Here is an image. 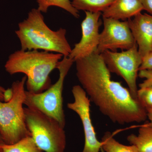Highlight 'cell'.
<instances>
[{
	"label": "cell",
	"instance_id": "6da1fadb",
	"mask_svg": "<svg viewBox=\"0 0 152 152\" xmlns=\"http://www.w3.org/2000/svg\"><path fill=\"white\" fill-rule=\"evenodd\" d=\"M75 62L81 86L103 115L121 125L145 121V109L129 89L112 80L101 54L95 52Z\"/></svg>",
	"mask_w": 152,
	"mask_h": 152
},
{
	"label": "cell",
	"instance_id": "7a4b0ae2",
	"mask_svg": "<svg viewBox=\"0 0 152 152\" xmlns=\"http://www.w3.org/2000/svg\"><path fill=\"white\" fill-rule=\"evenodd\" d=\"M63 56L61 54L52 52L20 50L10 55L5 69L10 75L25 74L28 91L39 94L51 86L49 75L56 69Z\"/></svg>",
	"mask_w": 152,
	"mask_h": 152
},
{
	"label": "cell",
	"instance_id": "3957f363",
	"mask_svg": "<svg viewBox=\"0 0 152 152\" xmlns=\"http://www.w3.org/2000/svg\"><path fill=\"white\" fill-rule=\"evenodd\" d=\"M15 33L23 50H41L64 56H69L72 51L66 38V30L60 28L54 31L50 29L37 8L32 9L27 18L19 23Z\"/></svg>",
	"mask_w": 152,
	"mask_h": 152
},
{
	"label": "cell",
	"instance_id": "277c9868",
	"mask_svg": "<svg viewBox=\"0 0 152 152\" xmlns=\"http://www.w3.org/2000/svg\"><path fill=\"white\" fill-rule=\"evenodd\" d=\"M27 77L13 82V96L8 102L0 101V135L4 143L11 145L31 137L25 120V86Z\"/></svg>",
	"mask_w": 152,
	"mask_h": 152
},
{
	"label": "cell",
	"instance_id": "5b68a950",
	"mask_svg": "<svg viewBox=\"0 0 152 152\" xmlns=\"http://www.w3.org/2000/svg\"><path fill=\"white\" fill-rule=\"evenodd\" d=\"M74 62V60L69 56H64L57 66L56 69L59 72V77L54 84L39 94L26 91L24 105L27 107L37 110L53 118L64 128L66 125L62 95L64 83Z\"/></svg>",
	"mask_w": 152,
	"mask_h": 152
},
{
	"label": "cell",
	"instance_id": "8992f818",
	"mask_svg": "<svg viewBox=\"0 0 152 152\" xmlns=\"http://www.w3.org/2000/svg\"><path fill=\"white\" fill-rule=\"evenodd\" d=\"M27 127L36 145L45 152H64V128L53 118L39 111L25 107Z\"/></svg>",
	"mask_w": 152,
	"mask_h": 152
},
{
	"label": "cell",
	"instance_id": "52a82bcc",
	"mask_svg": "<svg viewBox=\"0 0 152 152\" xmlns=\"http://www.w3.org/2000/svg\"><path fill=\"white\" fill-rule=\"evenodd\" d=\"M101 55L110 72L121 77L126 83L133 96L138 100L137 81L142 57L137 44L125 51L117 52L107 50Z\"/></svg>",
	"mask_w": 152,
	"mask_h": 152
},
{
	"label": "cell",
	"instance_id": "ba28073f",
	"mask_svg": "<svg viewBox=\"0 0 152 152\" xmlns=\"http://www.w3.org/2000/svg\"><path fill=\"white\" fill-rule=\"evenodd\" d=\"M104 28L100 34L96 53L101 54L107 50H127L136 44L127 20L103 17Z\"/></svg>",
	"mask_w": 152,
	"mask_h": 152
},
{
	"label": "cell",
	"instance_id": "9c48e42d",
	"mask_svg": "<svg viewBox=\"0 0 152 152\" xmlns=\"http://www.w3.org/2000/svg\"><path fill=\"white\" fill-rule=\"evenodd\" d=\"M74 100L67 104L68 108L77 114L81 121L85 136L82 152H100L102 142L98 140L91 117V101L80 86L76 85L72 90Z\"/></svg>",
	"mask_w": 152,
	"mask_h": 152
},
{
	"label": "cell",
	"instance_id": "30bf717a",
	"mask_svg": "<svg viewBox=\"0 0 152 152\" xmlns=\"http://www.w3.org/2000/svg\"><path fill=\"white\" fill-rule=\"evenodd\" d=\"M86 17L82 22V37L75 45L69 57L75 61L88 56L96 52L99 43L102 12H85Z\"/></svg>",
	"mask_w": 152,
	"mask_h": 152
},
{
	"label": "cell",
	"instance_id": "8fae6325",
	"mask_svg": "<svg viewBox=\"0 0 152 152\" xmlns=\"http://www.w3.org/2000/svg\"><path fill=\"white\" fill-rule=\"evenodd\" d=\"M142 58L152 51V15L140 13L127 20Z\"/></svg>",
	"mask_w": 152,
	"mask_h": 152
},
{
	"label": "cell",
	"instance_id": "7c38bea8",
	"mask_svg": "<svg viewBox=\"0 0 152 152\" xmlns=\"http://www.w3.org/2000/svg\"><path fill=\"white\" fill-rule=\"evenodd\" d=\"M143 10V7L141 0H114L103 12L102 15L105 18L126 21Z\"/></svg>",
	"mask_w": 152,
	"mask_h": 152
},
{
	"label": "cell",
	"instance_id": "4fadbf2b",
	"mask_svg": "<svg viewBox=\"0 0 152 152\" xmlns=\"http://www.w3.org/2000/svg\"><path fill=\"white\" fill-rule=\"evenodd\" d=\"M127 140L139 152H152V127L148 123L143 125L139 129L137 134H131Z\"/></svg>",
	"mask_w": 152,
	"mask_h": 152
},
{
	"label": "cell",
	"instance_id": "5bb4252c",
	"mask_svg": "<svg viewBox=\"0 0 152 152\" xmlns=\"http://www.w3.org/2000/svg\"><path fill=\"white\" fill-rule=\"evenodd\" d=\"M114 0H72L73 6L77 10L91 12H103Z\"/></svg>",
	"mask_w": 152,
	"mask_h": 152
},
{
	"label": "cell",
	"instance_id": "9a60e30c",
	"mask_svg": "<svg viewBox=\"0 0 152 152\" xmlns=\"http://www.w3.org/2000/svg\"><path fill=\"white\" fill-rule=\"evenodd\" d=\"M101 142L102 149L105 152H139L136 147L133 145H126L120 143L109 132L104 133Z\"/></svg>",
	"mask_w": 152,
	"mask_h": 152
},
{
	"label": "cell",
	"instance_id": "2e32d148",
	"mask_svg": "<svg viewBox=\"0 0 152 152\" xmlns=\"http://www.w3.org/2000/svg\"><path fill=\"white\" fill-rule=\"evenodd\" d=\"M37 9L42 13H47L49 7H56L63 9L76 18L80 17L78 10L73 6L70 0H37Z\"/></svg>",
	"mask_w": 152,
	"mask_h": 152
},
{
	"label": "cell",
	"instance_id": "e0dca14e",
	"mask_svg": "<svg viewBox=\"0 0 152 152\" xmlns=\"http://www.w3.org/2000/svg\"><path fill=\"white\" fill-rule=\"evenodd\" d=\"M4 152H42L36 145L32 138L28 137L15 143L8 145L3 143Z\"/></svg>",
	"mask_w": 152,
	"mask_h": 152
},
{
	"label": "cell",
	"instance_id": "ac0fdd59",
	"mask_svg": "<svg viewBox=\"0 0 152 152\" xmlns=\"http://www.w3.org/2000/svg\"><path fill=\"white\" fill-rule=\"evenodd\" d=\"M137 99L145 110L152 109V86L140 88L138 90Z\"/></svg>",
	"mask_w": 152,
	"mask_h": 152
},
{
	"label": "cell",
	"instance_id": "d6986e66",
	"mask_svg": "<svg viewBox=\"0 0 152 152\" xmlns=\"http://www.w3.org/2000/svg\"><path fill=\"white\" fill-rule=\"evenodd\" d=\"M138 77L141 78L145 79L144 81L139 85L140 88L152 86V70H141L139 71Z\"/></svg>",
	"mask_w": 152,
	"mask_h": 152
},
{
	"label": "cell",
	"instance_id": "ffe728a7",
	"mask_svg": "<svg viewBox=\"0 0 152 152\" xmlns=\"http://www.w3.org/2000/svg\"><path fill=\"white\" fill-rule=\"evenodd\" d=\"M152 70V51L142 58V64L140 68V70Z\"/></svg>",
	"mask_w": 152,
	"mask_h": 152
},
{
	"label": "cell",
	"instance_id": "44dd1931",
	"mask_svg": "<svg viewBox=\"0 0 152 152\" xmlns=\"http://www.w3.org/2000/svg\"><path fill=\"white\" fill-rule=\"evenodd\" d=\"M144 10L152 15V0H141Z\"/></svg>",
	"mask_w": 152,
	"mask_h": 152
},
{
	"label": "cell",
	"instance_id": "7402d4cb",
	"mask_svg": "<svg viewBox=\"0 0 152 152\" xmlns=\"http://www.w3.org/2000/svg\"><path fill=\"white\" fill-rule=\"evenodd\" d=\"M13 91L12 88L5 89L4 94V102H8L12 97Z\"/></svg>",
	"mask_w": 152,
	"mask_h": 152
},
{
	"label": "cell",
	"instance_id": "603a6c76",
	"mask_svg": "<svg viewBox=\"0 0 152 152\" xmlns=\"http://www.w3.org/2000/svg\"><path fill=\"white\" fill-rule=\"evenodd\" d=\"M146 110L147 111V118L148 119L149 121V122L148 124L152 127V109H146Z\"/></svg>",
	"mask_w": 152,
	"mask_h": 152
},
{
	"label": "cell",
	"instance_id": "cb8c5ba5",
	"mask_svg": "<svg viewBox=\"0 0 152 152\" xmlns=\"http://www.w3.org/2000/svg\"><path fill=\"white\" fill-rule=\"evenodd\" d=\"M5 91V89L0 86V101L4 102V94Z\"/></svg>",
	"mask_w": 152,
	"mask_h": 152
},
{
	"label": "cell",
	"instance_id": "d4e9b609",
	"mask_svg": "<svg viewBox=\"0 0 152 152\" xmlns=\"http://www.w3.org/2000/svg\"><path fill=\"white\" fill-rule=\"evenodd\" d=\"M3 142L2 141L0 140V152H4V151H3V150L2 148H1V145L3 143Z\"/></svg>",
	"mask_w": 152,
	"mask_h": 152
},
{
	"label": "cell",
	"instance_id": "484cf974",
	"mask_svg": "<svg viewBox=\"0 0 152 152\" xmlns=\"http://www.w3.org/2000/svg\"><path fill=\"white\" fill-rule=\"evenodd\" d=\"M0 140L2 141V140L1 137V135H0Z\"/></svg>",
	"mask_w": 152,
	"mask_h": 152
}]
</instances>
